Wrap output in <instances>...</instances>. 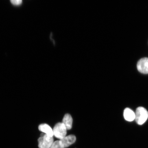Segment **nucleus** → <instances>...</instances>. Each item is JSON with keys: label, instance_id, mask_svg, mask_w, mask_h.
<instances>
[{"label": "nucleus", "instance_id": "f257e3e1", "mask_svg": "<svg viewBox=\"0 0 148 148\" xmlns=\"http://www.w3.org/2000/svg\"><path fill=\"white\" fill-rule=\"evenodd\" d=\"M148 118V112L143 107H140L136 109L135 112V119L138 125H141L147 121Z\"/></svg>", "mask_w": 148, "mask_h": 148}, {"label": "nucleus", "instance_id": "39448f33", "mask_svg": "<svg viewBox=\"0 0 148 148\" xmlns=\"http://www.w3.org/2000/svg\"><path fill=\"white\" fill-rule=\"evenodd\" d=\"M76 138L73 135H70L61 139L59 141L60 145L64 148L67 147L75 143Z\"/></svg>", "mask_w": 148, "mask_h": 148}, {"label": "nucleus", "instance_id": "f03ea898", "mask_svg": "<svg viewBox=\"0 0 148 148\" xmlns=\"http://www.w3.org/2000/svg\"><path fill=\"white\" fill-rule=\"evenodd\" d=\"M39 148H50L53 143V137L49 136L44 133H42L38 140Z\"/></svg>", "mask_w": 148, "mask_h": 148}, {"label": "nucleus", "instance_id": "9d476101", "mask_svg": "<svg viewBox=\"0 0 148 148\" xmlns=\"http://www.w3.org/2000/svg\"><path fill=\"white\" fill-rule=\"evenodd\" d=\"M11 3L14 5H20L23 3L22 0H11Z\"/></svg>", "mask_w": 148, "mask_h": 148}, {"label": "nucleus", "instance_id": "0eeeda50", "mask_svg": "<svg viewBox=\"0 0 148 148\" xmlns=\"http://www.w3.org/2000/svg\"><path fill=\"white\" fill-rule=\"evenodd\" d=\"M38 129L41 132L49 136L53 137V131L49 125L46 124H42L38 127Z\"/></svg>", "mask_w": 148, "mask_h": 148}, {"label": "nucleus", "instance_id": "7ed1b4c3", "mask_svg": "<svg viewBox=\"0 0 148 148\" xmlns=\"http://www.w3.org/2000/svg\"><path fill=\"white\" fill-rule=\"evenodd\" d=\"M66 129L62 123H59L55 125L53 130V135L57 138L61 139L66 136Z\"/></svg>", "mask_w": 148, "mask_h": 148}, {"label": "nucleus", "instance_id": "423d86ee", "mask_svg": "<svg viewBox=\"0 0 148 148\" xmlns=\"http://www.w3.org/2000/svg\"><path fill=\"white\" fill-rule=\"evenodd\" d=\"M123 116L127 121L131 122L135 119V112L129 108H126L123 112Z\"/></svg>", "mask_w": 148, "mask_h": 148}, {"label": "nucleus", "instance_id": "1a4fd4ad", "mask_svg": "<svg viewBox=\"0 0 148 148\" xmlns=\"http://www.w3.org/2000/svg\"><path fill=\"white\" fill-rule=\"evenodd\" d=\"M50 148H64L60 145V141L59 140H56L53 142L52 145L51 146Z\"/></svg>", "mask_w": 148, "mask_h": 148}, {"label": "nucleus", "instance_id": "6e6552de", "mask_svg": "<svg viewBox=\"0 0 148 148\" xmlns=\"http://www.w3.org/2000/svg\"><path fill=\"white\" fill-rule=\"evenodd\" d=\"M73 123V119L71 116L69 114H66L62 119V123L64 125L67 130L72 128Z\"/></svg>", "mask_w": 148, "mask_h": 148}, {"label": "nucleus", "instance_id": "20e7f679", "mask_svg": "<svg viewBox=\"0 0 148 148\" xmlns=\"http://www.w3.org/2000/svg\"><path fill=\"white\" fill-rule=\"evenodd\" d=\"M137 68L140 73L148 74V58L146 57L139 60L137 64Z\"/></svg>", "mask_w": 148, "mask_h": 148}]
</instances>
